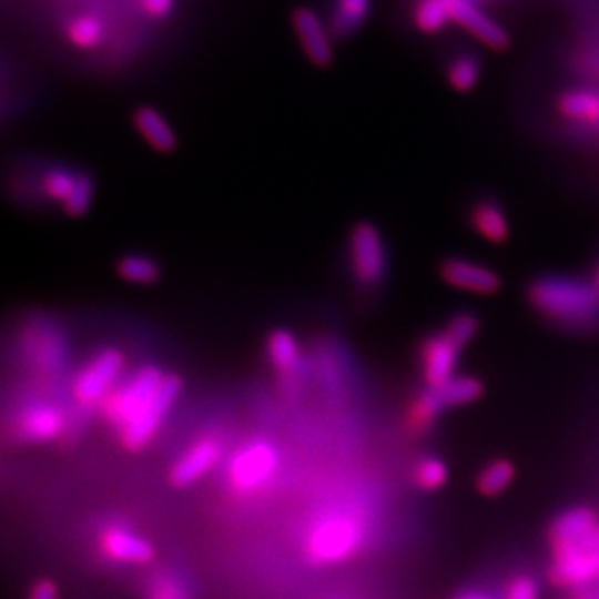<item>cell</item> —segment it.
I'll return each mask as SVG.
<instances>
[{
  "instance_id": "obj_1",
  "label": "cell",
  "mask_w": 599,
  "mask_h": 599,
  "mask_svg": "<svg viewBox=\"0 0 599 599\" xmlns=\"http://www.w3.org/2000/svg\"><path fill=\"white\" fill-rule=\"evenodd\" d=\"M181 390L183 380L177 375L146 365L119 383L101 402L100 412L129 450H140L155 437Z\"/></svg>"
},
{
  "instance_id": "obj_2",
  "label": "cell",
  "mask_w": 599,
  "mask_h": 599,
  "mask_svg": "<svg viewBox=\"0 0 599 599\" xmlns=\"http://www.w3.org/2000/svg\"><path fill=\"white\" fill-rule=\"evenodd\" d=\"M549 582L561 590H582L599 580V515L590 507H570L555 516L547 530Z\"/></svg>"
},
{
  "instance_id": "obj_3",
  "label": "cell",
  "mask_w": 599,
  "mask_h": 599,
  "mask_svg": "<svg viewBox=\"0 0 599 599\" xmlns=\"http://www.w3.org/2000/svg\"><path fill=\"white\" fill-rule=\"evenodd\" d=\"M528 303L565 331L590 334L599 328V292L588 280L544 274L528 285Z\"/></svg>"
},
{
  "instance_id": "obj_4",
  "label": "cell",
  "mask_w": 599,
  "mask_h": 599,
  "mask_svg": "<svg viewBox=\"0 0 599 599\" xmlns=\"http://www.w3.org/2000/svg\"><path fill=\"white\" fill-rule=\"evenodd\" d=\"M363 539V526L355 516L332 512L316 520L308 531V561L315 565H334L344 561L359 549Z\"/></svg>"
},
{
  "instance_id": "obj_5",
  "label": "cell",
  "mask_w": 599,
  "mask_h": 599,
  "mask_svg": "<svg viewBox=\"0 0 599 599\" xmlns=\"http://www.w3.org/2000/svg\"><path fill=\"white\" fill-rule=\"evenodd\" d=\"M347 261L355 282L373 290L385 284L390 270V256L385 237L375 223H355L347 237Z\"/></svg>"
},
{
  "instance_id": "obj_6",
  "label": "cell",
  "mask_w": 599,
  "mask_h": 599,
  "mask_svg": "<svg viewBox=\"0 0 599 599\" xmlns=\"http://www.w3.org/2000/svg\"><path fill=\"white\" fill-rule=\"evenodd\" d=\"M124 355L115 347H105L93 355L82 369L78 370L72 394L82 406H100L123 375Z\"/></svg>"
},
{
  "instance_id": "obj_7",
  "label": "cell",
  "mask_w": 599,
  "mask_h": 599,
  "mask_svg": "<svg viewBox=\"0 0 599 599\" xmlns=\"http://www.w3.org/2000/svg\"><path fill=\"white\" fill-rule=\"evenodd\" d=\"M277 468V454L266 440H251L241 446L227 466V481L235 493L258 491L268 484Z\"/></svg>"
},
{
  "instance_id": "obj_8",
  "label": "cell",
  "mask_w": 599,
  "mask_h": 599,
  "mask_svg": "<svg viewBox=\"0 0 599 599\" xmlns=\"http://www.w3.org/2000/svg\"><path fill=\"white\" fill-rule=\"evenodd\" d=\"M450 23L460 26L471 38L489 47L493 51H507L510 47V35L491 16L485 14L484 8L477 0H448Z\"/></svg>"
},
{
  "instance_id": "obj_9",
  "label": "cell",
  "mask_w": 599,
  "mask_h": 599,
  "mask_svg": "<svg viewBox=\"0 0 599 599\" xmlns=\"http://www.w3.org/2000/svg\"><path fill=\"white\" fill-rule=\"evenodd\" d=\"M293 30L297 35L301 49L311 64L318 69L331 67L334 61L331 28L324 23L315 8L300 7L292 16Z\"/></svg>"
},
{
  "instance_id": "obj_10",
  "label": "cell",
  "mask_w": 599,
  "mask_h": 599,
  "mask_svg": "<svg viewBox=\"0 0 599 599\" xmlns=\"http://www.w3.org/2000/svg\"><path fill=\"white\" fill-rule=\"evenodd\" d=\"M461 347L440 331L423 339L419 347L423 380L427 388H438L456 377V367L460 362Z\"/></svg>"
},
{
  "instance_id": "obj_11",
  "label": "cell",
  "mask_w": 599,
  "mask_h": 599,
  "mask_svg": "<svg viewBox=\"0 0 599 599\" xmlns=\"http://www.w3.org/2000/svg\"><path fill=\"white\" fill-rule=\"evenodd\" d=\"M438 276L454 290L476 295H495L500 290V276L495 270L461 256H450L440 262Z\"/></svg>"
},
{
  "instance_id": "obj_12",
  "label": "cell",
  "mask_w": 599,
  "mask_h": 599,
  "mask_svg": "<svg viewBox=\"0 0 599 599\" xmlns=\"http://www.w3.org/2000/svg\"><path fill=\"white\" fill-rule=\"evenodd\" d=\"M101 554L115 562L146 565L154 559V547L124 526H108L100 534Z\"/></svg>"
},
{
  "instance_id": "obj_13",
  "label": "cell",
  "mask_w": 599,
  "mask_h": 599,
  "mask_svg": "<svg viewBox=\"0 0 599 599\" xmlns=\"http://www.w3.org/2000/svg\"><path fill=\"white\" fill-rule=\"evenodd\" d=\"M64 415L51 404H31L23 407L16 419V435L28 443H45L61 435Z\"/></svg>"
},
{
  "instance_id": "obj_14",
  "label": "cell",
  "mask_w": 599,
  "mask_h": 599,
  "mask_svg": "<svg viewBox=\"0 0 599 599\" xmlns=\"http://www.w3.org/2000/svg\"><path fill=\"white\" fill-rule=\"evenodd\" d=\"M220 453L222 450L214 438H200L173 464L170 474L171 484L175 487H186L199 481L200 477L206 476L217 464Z\"/></svg>"
},
{
  "instance_id": "obj_15",
  "label": "cell",
  "mask_w": 599,
  "mask_h": 599,
  "mask_svg": "<svg viewBox=\"0 0 599 599\" xmlns=\"http://www.w3.org/2000/svg\"><path fill=\"white\" fill-rule=\"evenodd\" d=\"M469 225L479 237L491 245H507L510 241V220L499 200H477L469 207Z\"/></svg>"
},
{
  "instance_id": "obj_16",
  "label": "cell",
  "mask_w": 599,
  "mask_h": 599,
  "mask_svg": "<svg viewBox=\"0 0 599 599\" xmlns=\"http://www.w3.org/2000/svg\"><path fill=\"white\" fill-rule=\"evenodd\" d=\"M484 396V385L476 377H454L438 388L423 390L433 414L440 415L453 407L468 406Z\"/></svg>"
},
{
  "instance_id": "obj_17",
  "label": "cell",
  "mask_w": 599,
  "mask_h": 599,
  "mask_svg": "<svg viewBox=\"0 0 599 599\" xmlns=\"http://www.w3.org/2000/svg\"><path fill=\"white\" fill-rule=\"evenodd\" d=\"M132 124L144 139L148 146L154 148L160 154H171L177 148V134L162 111L152 105H140L132 113Z\"/></svg>"
},
{
  "instance_id": "obj_18",
  "label": "cell",
  "mask_w": 599,
  "mask_h": 599,
  "mask_svg": "<svg viewBox=\"0 0 599 599\" xmlns=\"http://www.w3.org/2000/svg\"><path fill=\"white\" fill-rule=\"evenodd\" d=\"M557 111L569 123L599 131V92L590 88L567 90L557 98Z\"/></svg>"
},
{
  "instance_id": "obj_19",
  "label": "cell",
  "mask_w": 599,
  "mask_h": 599,
  "mask_svg": "<svg viewBox=\"0 0 599 599\" xmlns=\"http://www.w3.org/2000/svg\"><path fill=\"white\" fill-rule=\"evenodd\" d=\"M272 367L284 378H297L303 370V354L300 344L290 331H274L266 342Z\"/></svg>"
},
{
  "instance_id": "obj_20",
  "label": "cell",
  "mask_w": 599,
  "mask_h": 599,
  "mask_svg": "<svg viewBox=\"0 0 599 599\" xmlns=\"http://www.w3.org/2000/svg\"><path fill=\"white\" fill-rule=\"evenodd\" d=\"M108 38V23L95 12L72 16L64 26V39L78 51H93Z\"/></svg>"
},
{
  "instance_id": "obj_21",
  "label": "cell",
  "mask_w": 599,
  "mask_h": 599,
  "mask_svg": "<svg viewBox=\"0 0 599 599\" xmlns=\"http://www.w3.org/2000/svg\"><path fill=\"white\" fill-rule=\"evenodd\" d=\"M30 354L33 362L38 363L39 367L47 370H54L61 367L67 359V346L61 334L51 328H39L31 332V339H28Z\"/></svg>"
},
{
  "instance_id": "obj_22",
  "label": "cell",
  "mask_w": 599,
  "mask_h": 599,
  "mask_svg": "<svg viewBox=\"0 0 599 599\" xmlns=\"http://www.w3.org/2000/svg\"><path fill=\"white\" fill-rule=\"evenodd\" d=\"M116 276L131 285H154L162 277L160 262L144 253L123 254L115 264Z\"/></svg>"
},
{
  "instance_id": "obj_23",
  "label": "cell",
  "mask_w": 599,
  "mask_h": 599,
  "mask_svg": "<svg viewBox=\"0 0 599 599\" xmlns=\"http://www.w3.org/2000/svg\"><path fill=\"white\" fill-rule=\"evenodd\" d=\"M481 80V62L474 53L454 54L446 67V82L454 92L469 93L476 90Z\"/></svg>"
},
{
  "instance_id": "obj_24",
  "label": "cell",
  "mask_w": 599,
  "mask_h": 599,
  "mask_svg": "<svg viewBox=\"0 0 599 599\" xmlns=\"http://www.w3.org/2000/svg\"><path fill=\"white\" fill-rule=\"evenodd\" d=\"M370 0H336L331 30L336 38H347L369 18Z\"/></svg>"
},
{
  "instance_id": "obj_25",
  "label": "cell",
  "mask_w": 599,
  "mask_h": 599,
  "mask_svg": "<svg viewBox=\"0 0 599 599\" xmlns=\"http://www.w3.org/2000/svg\"><path fill=\"white\" fill-rule=\"evenodd\" d=\"M516 477V468L507 458L491 460L477 474V491L485 497H499L500 493L507 491Z\"/></svg>"
},
{
  "instance_id": "obj_26",
  "label": "cell",
  "mask_w": 599,
  "mask_h": 599,
  "mask_svg": "<svg viewBox=\"0 0 599 599\" xmlns=\"http://www.w3.org/2000/svg\"><path fill=\"white\" fill-rule=\"evenodd\" d=\"M412 18H414L415 28L422 33H427V35L438 33L450 23L448 0H415Z\"/></svg>"
},
{
  "instance_id": "obj_27",
  "label": "cell",
  "mask_w": 599,
  "mask_h": 599,
  "mask_svg": "<svg viewBox=\"0 0 599 599\" xmlns=\"http://www.w3.org/2000/svg\"><path fill=\"white\" fill-rule=\"evenodd\" d=\"M78 171L69 170L64 165H51L41 173L39 179V186H41V193L49 202H54L62 206L70 193H72V186L77 183Z\"/></svg>"
},
{
  "instance_id": "obj_28",
  "label": "cell",
  "mask_w": 599,
  "mask_h": 599,
  "mask_svg": "<svg viewBox=\"0 0 599 599\" xmlns=\"http://www.w3.org/2000/svg\"><path fill=\"white\" fill-rule=\"evenodd\" d=\"M93 199H95V179L90 171H78L77 183L61 210L69 217H84L92 210Z\"/></svg>"
},
{
  "instance_id": "obj_29",
  "label": "cell",
  "mask_w": 599,
  "mask_h": 599,
  "mask_svg": "<svg viewBox=\"0 0 599 599\" xmlns=\"http://www.w3.org/2000/svg\"><path fill=\"white\" fill-rule=\"evenodd\" d=\"M414 481L423 491H437L448 481V468L437 456H425L415 464Z\"/></svg>"
},
{
  "instance_id": "obj_30",
  "label": "cell",
  "mask_w": 599,
  "mask_h": 599,
  "mask_svg": "<svg viewBox=\"0 0 599 599\" xmlns=\"http://www.w3.org/2000/svg\"><path fill=\"white\" fill-rule=\"evenodd\" d=\"M479 328H481V323L476 315L471 313H456V315L450 316V321L446 323L445 332L448 338L453 339L456 346L464 347L469 346L474 339H476L477 334H479Z\"/></svg>"
},
{
  "instance_id": "obj_31",
  "label": "cell",
  "mask_w": 599,
  "mask_h": 599,
  "mask_svg": "<svg viewBox=\"0 0 599 599\" xmlns=\"http://www.w3.org/2000/svg\"><path fill=\"white\" fill-rule=\"evenodd\" d=\"M541 590H539L538 580L531 575H516L508 580L502 599H539Z\"/></svg>"
},
{
  "instance_id": "obj_32",
  "label": "cell",
  "mask_w": 599,
  "mask_h": 599,
  "mask_svg": "<svg viewBox=\"0 0 599 599\" xmlns=\"http://www.w3.org/2000/svg\"><path fill=\"white\" fill-rule=\"evenodd\" d=\"M150 599H189L186 598L183 585L170 577V575H158L154 578V585L150 590Z\"/></svg>"
},
{
  "instance_id": "obj_33",
  "label": "cell",
  "mask_w": 599,
  "mask_h": 599,
  "mask_svg": "<svg viewBox=\"0 0 599 599\" xmlns=\"http://www.w3.org/2000/svg\"><path fill=\"white\" fill-rule=\"evenodd\" d=\"M175 7L177 0H139L140 12L155 22L167 20L175 12Z\"/></svg>"
},
{
  "instance_id": "obj_34",
  "label": "cell",
  "mask_w": 599,
  "mask_h": 599,
  "mask_svg": "<svg viewBox=\"0 0 599 599\" xmlns=\"http://www.w3.org/2000/svg\"><path fill=\"white\" fill-rule=\"evenodd\" d=\"M30 599H57V586L51 580H39L31 588Z\"/></svg>"
},
{
  "instance_id": "obj_35",
  "label": "cell",
  "mask_w": 599,
  "mask_h": 599,
  "mask_svg": "<svg viewBox=\"0 0 599 599\" xmlns=\"http://www.w3.org/2000/svg\"><path fill=\"white\" fill-rule=\"evenodd\" d=\"M454 599H495L493 598L491 593L485 592V590H477V588H474V590H464V592L458 593L456 598Z\"/></svg>"
},
{
  "instance_id": "obj_36",
  "label": "cell",
  "mask_w": 599,
  "mask_h": 599,
  "mask_svg": "<svg viewBox=\"0 0 599 599\" xmlns=\"http://www.w3.org/2000/svg\"><path fill=\"white\" fill-rule=\"evenodd\" d=\"M586 64H588V70L599 78V51L586 54Z\"/></svg>"
},
{
  "instance_id": "obj_37",
  "label": "cell",
  "mask_w": 599,
  "mask_h": 599,
  "mask_svg": "<svg viewBox=\"0 0 599 599\" xmlns=\"http://www.w3.org/2000/svg\"><path fill=\"white\" fill-rule=\"evenodd\" d=\"M590 282H592L593 287L599 292V264L596 266V270H593L592 280H590Z\"/></svg>"
},
{
  "instance_id": "obj_38",
  "label": "cell",
  "mask_w": 599,
  "mask_h": 599,
  "mask_svg": "<svg viewBox=\"0 0 599 599\" xmlns=\"http://www.w3.org/2000/svg\"><path fill=\"white\" fill-rule=\"evenodd\" d=\"M477 2H481V0H477Z\"/></svg>"
}]
</instances>
